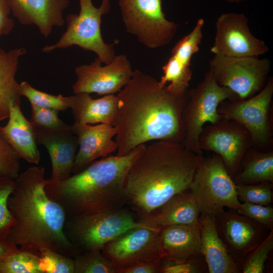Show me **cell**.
<instances>
[{
	"instance_id": "cell-1",
	"label": "cell",
	"mask_w": 273,
	"mask_h": 273,
	"mask_svg": "<svg viewBox=\"0 0 273 273\" xmlns=\"http://www.w3.org/2000/svg\"><path fill=\"white\" fill-rule=\"evenodd\" d=\"M188 92L174 94L154 77L134 70L129 82L117 95V112L113 124L117 130L116 155H125L151 141L182 143L181 115Z\"/></svg>"
},
{
	"instance_id": "cell-2",
	"label": "cell",
	"mask_w": 273,
	"mask_h": 273,
	"mask_svg": "<svg viewBox=\"0 0 273 273\" xmlns=\"http://www.w3.org/2000/svg\"><path fill=\"white\" fill-rule=\"evenodd\" d=\"M45 170L37 165L19 174L8 207L14 220L8 239L21 251L38 255L51 250L67 256L79 252L66 236V219L62 208L47 196Z\"/></svg>"
},
{
	"instance_id": "cell-3",
	"label": "cell",
	"mask_w": 273,
	"mask_h": 273,
	"mask_svg": "<svg viewBox=\"0 0 273 273\" xmlns=\"http://www.w3.org/2000/svg\"><path fill=\"white\" fill-rule=\"evenodd\" d=\"M202 158L181 143L158 140L146 145L124 182L126 204L139 215L138 220L188 189Z\"/></svg>"
},
{
	"instance_id": "cell-4",
	"label": "cell",
	"mask_w": 273,
	"mask_h": 273,
	"mask_svg": "<svg viewBox=\"0 0 273 273\" xmlns=\"http://www.w3.org/2000/svg\"><path fill=\"white\" fill-rule=\"evenodd\" d=\"M145 145L124 156L94 161L65 180L51 183L47 179V196L62 208L66 218L123 207L127 173Z\"/></svg>"
},
{
	"instance_id": "cell-5",
	"label": "cell",
	"mask_w": 273,
	"mask_h": 273,
	"mask_svg": "<svg viewBox=\"0 0 273 273\" xmlns=\"http://www.w3.org/2000/svg\"><path fill=\"white\" fill-rule=\"evenodd\" d=\"M228 100L240 99L229 88L218 84L209 70L195 88L188 90L181 115L184 131L181 143L187 149L203 156L199 139L203 126L206 123L215 124L223 119L218 108Z\"/></svg>"
},
{
	"instance_id": "cell-6",
	"label": "cell",
	"mask_w": 273,
	"mask_h": 273,
	"mask_svg": "<svg viewBox=\"0 0 273 273\" xmlns=\"http://www.w3.org/2000/svg\"><path fill=\"white\" fill-rule=\"evenodd\" d=\"M150 225L135 218L122 207L66 218L64 232L79 252L101 250L108 243L126 231Z\"/></svg>"
},
{
	"instance_id": "cell-7",
	"label": "cell",
	"mask_w": 273,
	"mask_h": 273,
	"mask_svg": "<svg viewBox=\"0 0 273 273\" xmlns=\"http://www.w3.org/2000/svg\"><path fill=\"white\" fill-rule=\"evenodd\" d=\"M79 5L78 14H69L66 16V30L59 40L55 44L44 47L42 51L50 53L76 45L95 53L102 63H111L116 56L114 44L105 43L101 31L102 17L109 12L110 0H102L99 8L93 5L92 0H79Z\"/></svg>"
},
{
	"instance_id": "cell-8",
	"label": "cell",
	"mask_w": 273,
	"mask_h": 273,
	"mask_svg": "<svg viewBox=\"0 0 273 273\" xmlns=\"http://www.w3.org/2000/svg\"><path fill=\"white\" fill-rule=\"evenodd\" d=\"M189 190L202 214L215 217L225 207L237 210L241 207L236 184L221 158L217 154L203 157Z\"/></svg>"
},
{
	"instance_id": "cell-9",
	"label": "cell",
	"mask_w": 273,
	"mask_h": 273,
	"mask_svg": "<svg viewBox=\"0 0 273 273\" xmlns=\"http://www.w3.org/2000/svg\"><path fill=\"white\" fill-rule=\"evenodd\" d=\"M126 31L150 49L169 44L178 25L165 17L162 0H119Z\"/></svg>"
},
{
	"instance_id": "cell-10",
	"label": "cell",
	"mask_w": 273,
	"mask_h": 273,
	"mask_svg": "<svg viewBox=\"0 0 273 273\" xmlns=\"http://www.w3.org/2000/svg\"><path fill=\"white\" fill-rule=\"evenodd\" d=\"M209 64L218 84L229 88L240 100L249 98L262 89L271 67L268 59L252 57L214 55Z\"/></svg>"
},
{
	"instance_id": "cell-11",
	"label": "cell",
	"mask_w": 273,
	"mask_h": 273,
	"mask_svg": "<svg viewBox=\"0 0 273 273\" xmlns=\"http://www.w3.org/2000/svg\"><path fill=\"white\" fill-rule=\"evenodd\" d=\"M161 228L147 225L131 229L106 244L102 254L115 266L118 273L140 262L160 263Z\"/></svg>"
},
{
	"instance_id": "cell-12",
	"label": "cell",
	"mask_w": 273,
	"mask_h": 273,
	"mask_svg": "<svg viewBox=\"0 0 273 273\" xmlns=\"http://www.w3.org/2000/svg\"><path fill=\"white\" fill-rule=\"evenodd\" d=\"M273 95V79L269 77L262 89L244 100L223 101L218 112L223 119L235 121L250 134L252 145H267L271 140L269 110Z\"/></svg>"
},
{
	"instance_id": "cell-13",
	"label": "cell",
	"mask_w": 273,
	"mask_h": 273,
	"mask_svg": "<svg viewBox=\"0 0 273 273\" xmlns=\"http://www.w3.org/2000/svg\"><path fill=\"white\" fill-rule=\"evenodd\" d=\"M216 33L210 52L229 57H259L268 52L265 41L250 31L248 18L242 13H225L215 23Z\"/></svg>"
},
{
	"instance_id": "cell-14",
	"label": "cell",
	"mask_w": 273,
	"mask_h": 273,
	"mask_svg": "<svg viewBox=\"0 0 273 273\" xmlns=\"http://www.w3.org/2000/svg\"><path fill=\"white\" fill-rule=\"evenodd\" d=\"M199 142L202 151L214 152L221 158L231 176L239 170L245 154L252 145L245 127L226 119L203 128Z\"/></svg>"
},
{
	"instance_id": "cell-15",
	"label": "cell",
	"mask_w": 273,
	"mask_h": 273,
	"mask_svg": "<svg viewBox=\"0 0 273 273\" xmlns=\"http://www.w3.org/2000/svg\"><path fill=\"white\" fill-rule=\"evenodd\" d=\"M102 63L97 58L90 64L75 67L77 80L72 86L74 94H114L125 86L133 75L134 71L125 55L116 56L105 66H102Z\"/></svg>"
},
{
	"instance_id": "cell-16",
	"label": "cell",
	"mask_w": 273,
	"mask_h": 273,
	"mask_svg": "<svg viewBox=\"0 0 273 273\" xmlns=\"http://www.w3.org/2000/svg\"><path fill=\"white\" fill-rule=\"evenodd\" d=\"M215 218L218 235L237 264L243 262L269 233L267 228L236 210H224Z\"/></svg>"
},
{
	"instance_id": "cell-17",
	"label": "cell",
	"mask_w": 273,
	"mask_h": 273,
	"mask_svg": "<svg viewBox=\"0 0 273 273\" xmlns=\"http://www.w3.org/2000/svg\"><path fill=\"white\" fill-rule=\"evenodd\" d=\"M204 23L203 18L197 20L192 31L175 44L170 57L162 67L163 75L159 83L166 85L174 94L183 95L189 90L192 77L191 62L193 56L199 52Z\"/></svg>"
},
{
	"instance_id": "cell-18",
	"label": "cell",
	"mask_w": 273,
	"mask_h": 273,
	"mask_svg": "<svg viewBox=\"0 0 273 273\" xmlns=\"http://www.w3.org/2000/svg\"><path fill=\"white\" fill-rule=\"evenodd\" d=\"M78 141V149L72 173H77L98 158H104L117 151V144L112 139L117 134L112 125L75 123L71 125Z\"/></svg>"
},
{
	"instance_id": "cell-19",
	"label": "cell",
	"mask_w": 273,
	"mask_h": 273,
	"mask_svg": "<svg viewBox=\"0 0 273 273\" xmlns=\"http://www.w3.org/2000/svg\"><path fill=\"white\" fill-rule=\"evenodd\" d=\"M38 144L47 150L52 164V174L48 181L57 182L69 178L78 149L77 136L71 125L55 129L34 128Z\"/></svg>"
},
{
	"instance_id": "cell-20",
	"label": "cell",
	"mask_w": 273,
	"mask_h": 273,
	"mask_svg": "<svg viewBox=\"0 0 273 273\" xmlns=\"http://www.w3.org/2000/svg\"><path fill=\"white\" fill-rule=\"evenodd\" d=\"M11 12L24 25H35L47 38L54 26L62 27L65 20L63 12L68 0H7Z\"/></svg>"
},
{
	"instance_id": "cell-21",
	"label": "cell",
	"mask_w": 273,
	"mask_h": 273,
	"mask_svg": "<svg viewBox=\"0 0 273 273\" xmlns=\"http://www.w3.org/2000/svg\"><path fill=\"white\" fill-rule=\"evenodd\" d=\"M8 119L7 124L0 127L3 135L20 159L37 165L40 155L35 131L22 112L20 105L10 107Z\"/></svg>"
},
{
	"instance_id": "cell-22",
	"label": "cell",
	"mask_w": 273,
	"mask_h": 273,
	"mask_svg": "<svg viewBox=\"0 0 273 273\" xmlns=\"http://www.w3.org/2000/svg\"><path fill=\"white\" fill-rule=\"evenodd\" d=\"M160 247L162 258L176 260L202 258L199 222L162 228Z\"/></svg>"
},
{
	"instance_id": "cell-23",
	"label": "cell",
	"mask_w": 273,
	"mask_h": 273,
	"mask_svg": "<svg viewBox=\"0 0 273 273\" xmlns=\"http://www.w3.org/2000/svg\"><path fill=\"white\" fill-rule=\"evenodd\" d=\"M201 249L209 273H237L239 265L232 259L218 235L213 216L200 214Z\"/></svg>"
},
{
	"instance_id": "cell-24",
	"label": "cell",
	"mask_w": 273,
	"mask_h": 273,
	"mask_svg": "<svg viewBox=\"0 0 273 273\" xmlns=\"http://www.w3.org/2000/svg\"><path fill=\"white\" fill-rule=\"evenodd\" d=\"M199 206L188 189L172 196L140 221L163 228L176 224L199 223Z\"/></svg>"
},
{
	"instance_id": "cell-25",
	"label": "cell",
	"mask_w": 273,
	"mask_h": 273,
	"mask_svg": "<svg viewBox=\"0 0 273 273\" xmlns=\"http://www.w3.org/2000/svg\"><path fill=\"white\" fill-rule=\"evenodd\" d=\"M68 97L75 123L113 125L117 112V96L110 94L93 99L89 94L81 93Z\"/></svg>"
},
{
	"instance_id": "cell-26",
	"label": "cell",
	"mask_w": 273,
	"mask_h": 273,
	"mask_svg": "<svg viewBox=\"0 0 273 273\" xmlns=\"http://www.w3.org/2000/svg\"><path fill=\"white\" fill-rule=\"evenodd\" d=\"M26 53L22 47L8 51L0 47V121L8 118L12 105H20L19 83L15 76L20 58Z\"/></svg>"
},
{
	"instance_id": "cell-27",
	"label": "cell",
	"mask_w": 273,
	"mask_h": 273,
	"mask_svg": "<svg viewBox=\"0 0 273 273\" xmlns=\"http://www.w3.org/2000/svg\"><path fill=\"white\" fill-rule=\"evenodd\" d=\"M235 184L273 183V152H254L245 159L242 170L235 176Z\"/></svg>"
},
{
	"instance_id": "cell-28",
	"label": "cell",
	"mask_w": 273,
	"mask_h": 273,
	"mask_svg": "<svg viewBox=\"0 0 273 273\" xmlns=\"http://www.w3.org/2000/svg\"><path fill=\"white\" fill-rule=\"evenodd\" d=\"M73 259L74 273H118L113 263L100 250L79 252Z\"/></svg>"
},
{
	"instance_id": "cell-29",
	"label": "cell",
	"mask_w": 273,
	"mask_h": 273,
	"mask_svg": "<svg viewBox=\"0 0 273 273\" xmlns=\"http://www.w3.org/2000/svg\"><path fill=\"white\" fill-rule=\"evenodd\" d=\"M0 273H41L40 257L19 250L0 259Z\"/></svg>"
},
{
	"instance_id": "cell-30",
	"label": "cell",
	"mask_w": 273,
	"mask_h": 273,
	"mask_svg": "<svg viewBox=\"0 0 273 273\" xmlns=\"http://www.w3.org/2000/svg\"><path fill=\"white\" fill-rule=\"evenodd\" d=\"M19 89L21 96L27 98L30 105L54 109L60 112L69 108L68 97H64L61 94L57 96L51 95L37 90L25 81L19 83Z\"/></svg>"
},
{
	"instance_id": "cell-31",
	"label": "cell",
	"mask_w": 273,
	"mask_h": 273,
	"mask_svg": "<svg viewBox=\"0 0 273 273\" xmlns=\"http://www.w3.org/2000/svg\"><path fill=\"white\" fill-rule=\"evenodd\" d=\"M272 184L260 183L257 185L236 184L240 202L270 206L272 200Z\"/></svg>"
},
{
	"instance_id": "cell-32",
	"label": "cell",
	"mask_w": 273,
	"mask_h": 273,
	"mask_svg": "<svg viewBox=\"0 0 273 273\" xmlns=\"http://www.w3.org/2000/svg\"><path fill=\"white\" fill-rule=\"evenodd\" d=\"M273 249V230L243 260V273H262L268 255Z\"/></svg>"
},
{
	"instance_id": "cell-33",
	"label": "cell",
	"mask_w": 273,
	"mask_h": 273,
	"mask_svg": "<svg viewBox=\"0 0 273 273\" xmlns=\"http://www.w3.org/2000/svg\"><path fill=\"white\" fill-rule=\"evenodd\" d=\"M39 256L41 273L74 272V262L72 257L49 249L41 251Z\"/></svg>"
},
{
	"instance_id": "cell-34",
	"label": "cell",
	"mask_w": 273,
	"mask_h": 273,
	"mask_svg": "<svg viewBox=\"0 0 273 273\" xmlns=\"http://www.w3.org/2000/svg\"><path fill=\"white\" fill-rule=\"evenodd\" d=\"M15 186L14 179L0 174V236L7 237L14 222L8 200Z\"/></svg>"
},
{
	"instance_id": "cell-35",
	"label": "cell",
	"mask_w": 273,
	"mask_h": 273,
	"mask_svg": "<svg viewBox=\"0 0 273 273\" xmlns=\"http://www.w3.org/2000/svg\"><path fill=\"white\" fill-rule=\"evenodd\" d=\"M31 106L30 122L38 129H55L64 127L67 124L59 117V111L51 109Z\"/></svg>"
},
{
	"instance_id": "cell-36",
	"label": "cell",
	"mask_w": 273,
	"mask_h": 273,
	"mask_svg": "<svg viewBox=\"0 0 273 273\" xmlns=\"http://www.w3.org/2000/svg\"><path fill=\"white\" fill-rule=\"evenodd\" d=\"M20 159L0 131V174L16 178L19 174Z\"/></svg>"
},
{
	"instance_id": "cell-37",
	"label": "cell",
	"mask_w": 273,
	"mask_h": 273,
	"mask_svg": "<svg viewBox=\"0 0 273 273\" xmlns=\"http://www.w3.org/2000/svg\"><path fill=\"white\" fill-rule=\"evenodd\" d=\"M237 212L262 225L269 230L273 228V208L271 206L245 202Z\"/></svg>"
},
{
	"instance_id": "cell-38",
	"label": "cell",
	"mask_w": 273,
	"mask_h": 273,
	"mask_svg": "<svg viewBox=\"0 0 273 273\" xmlns=\"http://www.w3.org/2000/svg\"><path fill=\"white\" fill-rule=\"evenodd\" d=\"M200 258L190 260H176L162 258L159 263V272L199 273L203 272Z\"/></svg>"
},
{
	"instance_id": "cell-39",
	"label": "cell",
	"mask_w": 273,
	"mask_h": 273,
	"mask_svg": "<svg viewBox=\"0 0 273 273\" xmlns=\"http://www.w3.org/2000/svg\"><path fill=\"white\" fill-rule=\"evenodd\" d=\"M11 12L8 1L0 0V38L8 35L14 28V21L9 16Z\"/></svg>"
},
{
	"instance_id": "cell-40",
	"label": "cell",
	"mask_w": 273,
	"mask_h": 273,
	"mask_svg": "<svg viewBox=\"0 0 273 273\" xmlns=\"http://www.w3.org/2000/svg\"><path fill=\"white\" fill-rule=\"evenodd\" d=\"M159 264L154 262H140L133 264L120 273H156L159 272Z\"/></svg>"
},
{
	"instance_id": "cell-41",
	"label": "cell",
	"mask_w": 273,
	"mask_h": 273,
	"mask_svg": "<svg viewBox=\"0 0 273 273\" xmlns=\"http://www.w3.org/2000/svg\"><path fill=\"white\" fill-rule=\"evenodd\" d=\"M19 250L18 247L10 242L7 237L0 236V259Z\"/></svg>"
},
{
	"instance_id": "cell-42",
	"label": "cell",
	"mask_w": 273,
	"mask_h": 273,
	"mask_svg": "<svg viewBox=\"0 0 273 273\" xmlns=\"http://www.w3.org/2000/svg\"><path fill=\"white\" fill-rule=\"evenodd\" d=\"M226 2L229 3H239L241 1H243L244 0H225Z\"/></svg>"
}]
</instances>
